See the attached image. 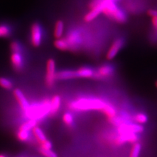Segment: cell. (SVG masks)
Here are the masks:
<instances>
[{
	"label": "cell",
	"instance_id": "obj_8",
	"mask_svg": "<svg viewBox=\"0 0 157 157\" xmlns=\"http://www.w3.org/2000/svg\"><path fill=\"white\" fill-rule=\"evenodd\" d=\"M105 4V0H101L98 3L95 7H93L90 12H88L85 17V21L86 22H90L95 19L99 14L103 13Z\"/></svg>",
	"mask_w": 157,
	"mask_h": 157
},
{
	"label": "cell",
	"instance_id": "obj_20",
	"mask_svg": "<svg viewBox=\"0 0 157 157\" xmlns=\"http://www.w3.org/2000/svg\"><path fill=\"white\" fill-rule=\"evenodd\" d=\"M141 150V145L140 142H136L132 147L129 157H139Z\"/></svg>",
	"mask_w": 157,
	"mask_h": 157
},
{
	"label": "cell",
	"instance_id": "obj_29",
	"mask_svg": "<svg viewBox=\"0 0 157 157\" xmlns=\"http://www.w3.org/2000/svg\"><path fill=\"white\" fill-rule=\"evenodd\" d=\"M151 21H152V24H153L155 29L157 32V18L156 17H152Z\"/></svg>",
	"mask_w": 157,
	"mask_h": 157
},
{
	"label": "cell",
	"instance_id": "obj_25",
	"mask_svg": "<svg viewBox=\"0 0 157 157\" xmlns=\"http://www.w3.org/2000/svg\"><path fill=\"white\" fill-rule=\"evenodd\" d=\"M10 33H11V30L7 26L3 25V24L0 25V38L7 37Z\"/></svg>",
	"mask_w": 157,
	"mask_h": 157
},
{
	"label": "cell",
	"instance_id": "obj_23",
	"mask_svg": "<svg viewBox=\"0 0 157 157\" xmlns=\"http://www.w3.org/2000/svg\"><path fill=\"white\" fill-rule=\"evenodd\" d=\"M29 137V132L18 130L17 133V138L21 141H26Z\"/></svg>",
	"mask_w": 157,
	"mask_h": 157
},
{
	"label": "cell",
	"instance_id": "obj_14",
	"mask_svg": "<svg viewBox=\"0 0 157 157\" xmlns=\"http://www.w3.org/2000/svg\"><path fill=\"white\" fill-rule=\"evenodd\" d=\"M101 111L104 113L107 118V120H109L115 117L117 115V113L115 107L108 102H106L104 107Z\"/></svg>",
	"mask_w": 157,
	"mask_h": 157
},
{
	"label": "cell",
	"instance_id": "obj_17",
	"mask_svg": "<svg viewBox=\"0 0 157 157\" xmlns=\"http://www.w3.org/2000/svg\"><path fill=\"white\" fill-rule=\"evenodd\" d=\"M63 31H64V24L62 21H58L56 22L55 30H54V36L55 38L60 39L62 38L63 34Z\"/></svg>",
	"mask_w": 157,
	"mask_h": 157
},
{
	"label": "cell",
	"instance_id": "obj_19",
	"mask_svg": "<svg viewBox=\"0 0 157 157\" xmlns=\"http://www.w3.org/2000/svg\"><path fill=\"white\" fill-rule=\"evenodd\" d=\"M62 121L66 126H71L74 123V117L70 112H66L62 116Z\"/></svg>",
	"mask_w": 157,
	"mask_h": 157
},
{
	"label": "cell",
	"instance_id": "obj_15",
	"mask_svg": "<svg viewBox=\"0 0 157 157\" xmlns=\"http://www.w3.org/2000/svg\"><path fill=\"white\" fill-rule=\"evenodd\" d=\"M54 45L58 50L62 51H66L70 49V45H69L66 39H63L62 37L56 39L54 43Z\"/></svg>",
	"mask_w": 157,
	"mask_h": 157
},
{
	"label": "cell",
	"instance_id": "obj_9",
	"mask_svg": "<svg viewBox=\"0 0 157 157\" xmlns=\"http://www.w3.org/2000/svg\"><path fill=\"white\" fill-rule=\"evenodd\" d=\"M13 94L21 109L23 111H28L29 109V104L24 93L18 88H17L13 91Z\"/></svg>",
	"mask_w": 157,
	"mask_h": 157
},
{
	"label": "cell",
	"instance_id": "obj_21",
	"mask_svg": "<svg viewBox=\"0 0 157 157\" xmlns=\"http://www.w3.org/2000/svg\"><path fill=\"white\" fill-rule=\"evenodd\" d=\"M37 125V121L35 119H31L26 122H24L23 124H22L19 128V130H24L29 132V130H32L33 128L36 126Z\"/></svg>",
	"mask_w": 157,
	"mask_h": 157
},
{
	"label": "cell",
	"instance_id": "obj_26",
	"mask_svg": "<svg viewBox=\"0 0 157 157\" xmlns=\"http://www.w3.org/2000/svg\"><path fill=\"white\" fill-rule=\"evenodd\" d=\"M10 48H11L12 52L21 53L22 52L21 46L17 41H13L10 45Z\"/></svg>",
	"mask_w": 157,
	"mask_h": 157
},
{
	"label": "cell",
	"instance_id": "obj_24",
	"mask_svg": "<svg viewBox=\"0 0 157 157\" xmlns=\"http://www.w3.org/2000/svg\"><path fill=\"white\" fill-rule=\"evenodd\" d=\"M39 152L45 157H58L57 154L52 149H44L40 147L39 149Z\"/></svg>",
	"mask_w": 157,
	"mask_h": 157
},
{
	"label": "cell",
	"instance_id": "obj_11",
	"mask_svg": "<svg viewBox=\"0 0 157 157\" xmlns=\"http://www.w3.org/2000/svg\"><path fill=\"white\" fill-rule=\"evenodd\" d=\"M11 64L17 71H21L23 67V57L21 53L12 52L11 55Z\"/></svg>",
	"mask_w": 157,
	"mask_h": 157
},
{
	"label": "cell",
	"instance_id": "obj_31",
	"mask_svg": "<svg viewBox=\"0 0 157 157\" xmlns=\"http://www.w3.org/2000/svg\"><path fill=\"white\" fill-rule=\"evenodd\" d=\"M155 85H156V86L157 87V81H156V82H155Z\"/></svg>",
	"mask_w": 157,
	"mask_h": 157
},
{
	"label": "cell",
	"instance_id": "obj_27",
	"mask_svg": "<svg viewBox=\"0 0 157 157\" xmlns=\"http://www.w3.org/2000/svg\"><path fill=\"white\" fill-rule=\"evenodd\" d=\"M40 147L44 149H52V144L51 141L46 140L45 141L42 142L41 144H40Z\"/></svg>",
	"mask_w": 157,
	"mask_h": 157
},
{
	"label": "cell",
	"instance_id": "obj_16",
	"mask_svg": "<svg viewBox=\"0 0 157 157\" xmlns=\"http://www.w3.org/2000/svg\"><path fill=\"white\" fill-rule=\"evenodd\" d=\"M132 120L134 122V123L142 125L147 123L148 121V116L143 112H139L132 117Z\"/></svg>",
	"mask_w": 157,
	"mask_h": 157
},
{
	"label": "cell",
	"instance_id": "obj_12",
	"mask_svg": "<svg viewBox=\"0 0 157 157\" xmlns=\"http://www.w3.org/2000/svg\"><path fill=\"white\" fill-rule=\"evenodd\" d=\"M76 78L75 70H63L56 73V79L58 80H69Z\"/></svg>",
	"mask_w": 157,
	"mask_h": 157
},
{
	"label": "cell",
	"instance_id": "obj_22",
	"mask_svg": "<svg viewBox=\"0 0 157 157\" xmlns=\"http://www.w3.org/2000/svg\"><path fill=\"white\" fill-rule=\"evenodd\" d=\"M0 86L6 90H10L13 88V85L12 82L8 80L7 78L1 77L0 78Z\"/></svg>",
	"mask_w": 157,
	"mask_h": 157
},
{
	"label": "cell",
	"instance_id": "obj_2",
	"mask_svg": "<svg viewBox=\"0 0 157 157\" xmlns=\"http://www.w3.org/2000/svg\"><path fill=\"white\" fill-rule=\"evenodd\" d=\"M103 13L119 23H124L126 21L124 13L119 8L113 0H105Z\"/></svg>",
	"mask_w": 157,
	"mask_h": 157
},
{
	"label": "cell",
	"instance_id": "obj_10",
	"mask_svg": "<svg viewBox=\"0 0 157 157\" xmlns=\"http://www.w3.org/2000/svg\"><path fill=\"white\" fill-rule=\"evenodd\" d=\"M77 78H90L94 77V70L89 66H82L75 70Z\"/></svg>",
	"mask_w": 157,
	"mask_h": 157
},
{
	"label": "cell",
	"instance_id": "obj_3",
	"mask_svg": "<svg viewBox=\"0 0 157 157\" xmlns=\"http://www.w3.org/2000/svg\"><path fill=\"white\" fill-rule=\"evenodd\" d=\"M117 132L118 134H139L144 130V127L141 124H138L132 122H124L119 126H117Z\"/></svg>",
	"mask_w": 157,
	"mask_h": 157
},
{
	"label": "cell",
	"instance_id": "obj_1",
	"mask_svg": "<svg viewBox=\"0 0 157 157\" xmlns=\"http://www.w3.org/2000/svg\"><path fill=\"white\" fill-rule=\"evenodd\" d=\"M106 101L98 98L83 97L69 102L67 107L73 111H101Z\"/></svg>",
	"mask_w": 157,
	"mask_h": 157
},
{
	"label": "cell",
	"instance_id": "obj_5",
	"mask_svg": "<svg viewBox=\"0 0 157 157\" xmlns=\"http://www.w3.org/2000/svg\"><path fill=\"white\" fill-rule=\"evenodd\" d=\"M114 72L115 68L113 66L110 64H103L94 70L93 78L98 80L109 78L114 74Z\"/></svg>",
	"mask_w": 157,
	"mask_h": 157
},
{
	"label": "cell",
	"instance_id": "obj_4",
	"mask_svg": "<svg viewBox=\"0 0 157 157\" xmlns=\"http://www.w3.org/2000/svg\"><path fill=\"white\" fill-rule=\"evenodd\" d=\"M56 62L52 58L48 59L46 66L45 84L47 87L52 88L56 81Z\"/></svg>",
	"mask_w": 157,
	"mask_h": 157
},
{
	"label": "cell",
	"instance_id": "obj_28",
	"mask_svg": "<svg viewBox=\"0 0 157 157\" xmlns=\"http://www.w3.org/2000/svg\"><path fill=\"white\" fill-rule=\"evenodd\" d=\"M148 15L151 17H156L157 18V10L154 9H150L147 12Z\"/></svg>",
	"mask_w": 157,
	"mask_h": 157
},
{
	"label": "cell",
	"instance_id": "obj_30",
	"mask_svg": "<svg viewBox=\"0 0 157 157\" xmlns=\"http://www.w3.org/2000/svg\"><path fill=\"white\" fill-rule=\"evenodd\" d=\"M0 157H6L5 155H2V154H0Z\"/></svg>",
	"mask_w": 157,
	"mask_h": 157
},
{
	"label": "cell",
	"instance_id": "obj_7",
	"mask_svg": "<svg viewBox=\"0 0 157 157\" xmlns=\"http://www.w3.org/2000/svg\"><path fill=\"white\" fill-rule=\"evenodd\" d=\"M124 45V40L122 38H117L112 43L109 50H108L106 58L108 60H111L114 59L115 56L118 55L122 47Z\"/></svg>",
	"mask_w": 157,
	"mask_h": 157
},
{
	"label": "cell",
	"instance_id": "obj_6",
	"mask_svg": "<svg viewBox=\"0 0 157 157\" xmlns=\"http://www.w3.org/2000/svg\"><path fill=\"white\" fill-rule=\"evenodd\" d=\"M43 32L41 26L38 23H34L31 26V42L32 45L38 47L41 45Z\"/></svg>",
	"mask_w": 157,
	"mask_h": 157
},
{
	"label": "cell",
	"instance_id": "obj_18",
	"mask_svg": "<svg viewBox=\"0 0 157 157\" xmlns=\"http://www.w3.org/2000/svg\"><path fill=\"white\" fill-rule=\"evenodd\" d=\"M32 132H33V134L34 136H35L36 140H37V141L39 144H41L42 142L47 140L45 134H44L43 131L39 127L36 126L34 128H33Z\"/></svg>",
	"mask_w": 157,
	"mask_h": 157
},
{
	"label": "cell",
	"instance_id": "obj_13",
	"mask_svg": "<svg viewBox=\"0 0 157 157\" xmlns=\"http://www.w3.org/2000/svg\"><path fill=\"white\" fill-rule=\"evenodd\" d=\"M61 106V98L58 95H55L50 101V113L51 115H55L60 109Z\"/></svg>",
	"mask_w": 157,
	"mask_h": 157
}]
</instances>
